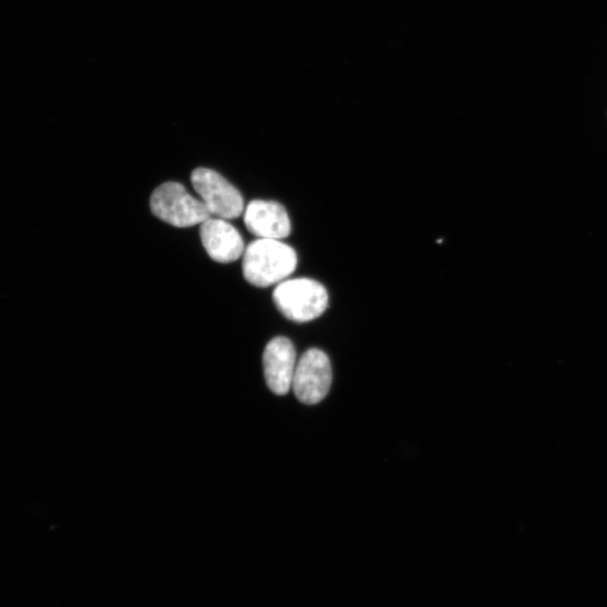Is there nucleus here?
Instances as JSON below:
<instances>
[{"label":"nucleus","instance_id":"nucleus-1","mask_svg":"<svg viewBox=\"0 0 607 607\" xmlns=\"http://www.w3.org/2000/svg\"><path fill=\"white\" fill-rule=\"evenodd\" d=\"M297 267L295 250L281 240L258 239L244 254V276L256 287H269L286 280Z\"/></svg>","mask_w":607,"mask_h":607},{"label":"nucleus","instance_id":"nucleus-2","mask_svg":"<svg viewBox=\"0 0 607 607\" xmlns=\"http://www.w3.org/2000/svg\"><path fill=\"white\" fill-rule=\"evenodd\" d=\"M274 301L286 319L307 323L327 311L329 294L327 288L315 279H286L274 290Z\"/></svg>","mask_w":607,"mask_h":607},{"label":"nucleus","instance_id":"nucleus-3","mask_svg":"<svg viewBox=\"0 0 607 607\" xmlns=\"http://www.w3.org/2000/svg\"><path fill=\"white\" fill-rule=\"evenodd\" d=\"M150 207L152 214L176 227H192L210 217L200 199L174 182L165 183L152 193Z\"/></svg>","mask_w":607,"mask_h":607},{"label":"nucleus","instance_id":"nucleus-4","mask_svg":"<svg viewBox=\"0 0 607 607\" xmlns=\"http://www.w3.org/2000/svg\"><path fill=\"white\" fill-rule=\"evenodd\" d=\"M192 185L199 195L210 216L235 219L245 210L241 193L218 173L198 168L192 174Z\"/></svg>","mask_w":607,"mask_h":607},{"label":"nucleus","instance_id":"nucleus-5","mask_svg":"<svg viewBox=\"0 0 607 607\" xmlns=\"http://www.w3.org/2000/svg\"><path fill=\"white\" fill-rule=\"evenodd\" d=\"M332 385V367L329 357L319 349H311L297 361L292 390L299 402L316 405L322 402Z\"/></svg>","mask_w":607,"mask_h":607},{"label":"nucleus","instance_id":"nucleus-6","mask_svg":"<svg viewBox=\"0 0 607 607\" xmlns=\"http://www.w3.org/2000/svg\"><path fill=\"white\" fill-rule=\"evenodd\" d=\"M199 234L207 255L216 263H235L245 254L240 233L226 219L209 217L200 224Z\"/></svg>","mask_w":607,"mask_h":607},{"label":"nucleus","instance_id":"nucleus-7","mask_svg":"<svg viewBox=\"0 0 607 607\" xmlns=\"http://www.w3.org/2000/svg\"><path fill=\"white\" fill-rule=\"evenodd\" d=\"M296 364V350L289 339L278 337L267 344L264 371L267 385L274 394L282 397L290 391Z\"/></svg>","mask_w":607,"mask_h":607},{"label":"nucleus","instance_id":"nucleus-8","mask_svg":"<svg viewBox=\"0 0 607 607\" xmlns=\"http://www.w3.org/2000/svg\"><path fill=\"white\" fill-rule=\"evenodd\" d=\"M247 229L259 239L282 240L291 233L285 207L272 200H253L245 210Z\"/></svg>","mask_w":607,"mask_h":607}]
</instances>
